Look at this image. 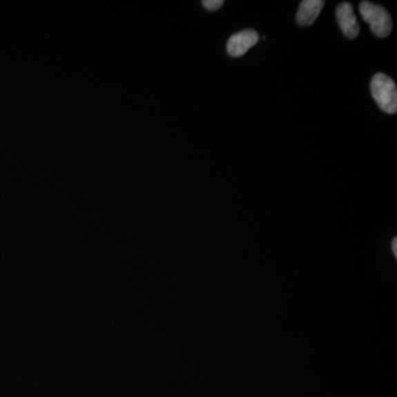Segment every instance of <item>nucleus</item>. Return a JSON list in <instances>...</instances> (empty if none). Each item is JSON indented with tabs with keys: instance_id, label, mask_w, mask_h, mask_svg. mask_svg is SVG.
Wrapping results in <instances>:
<instances>
[{
	"instance_id": "4",
	"label": "nucleus",
	"mask_w": 397,
	"mask_h": 397,
	"mask_svg": "<svg viewBox=\"0 0 397 397\" xmlns=\"http://www.w3.org/2000/svg\"><path fill=\"white\" fill-rule=\"evenodd\" d=\"M337 18L340 28L347 38L354 39L359 36L360 26L351 3H342L338 6Z\"/></svg>"
},
{
	"instance_id": "2",
	"label": "nucleus",
	"mask_w": 397,
	"mask_h": 397,
	"mask_svg": "<svg viewBox=\"0 0 397 397\" xmlns=\"http://www.w3.org/2000/svg\"><path fill=\"white\" fill-rule=\"evenodd\" d=\"M360 14L367 23L370 25L372 31L378 38H387L392 31V18L389 11L370 1H362L359 6Z\"/></svg>"
},
{
	"instance_id": "1",
	"label": "nucleus",
	"mask_w": 397,
	"mask_h": 397,
	"mask_svg": "<svg viewBox=\"0 0 397 397\" xmlns=\"http://www.w3.org/2000/svg\"><path fill=\"white\" fill-rule=\"evenodd\" d=\"M371 93L378 106L387 114L397 112L396 84L384 73H378L371 81Z\"/></svg>"
},
{
	"instance_id": "3",
	"label": "nucleus",
	"mask_w": 397,
	"mask_h": 397,
	"mask_svg": "<svg viewBox=\"0 0 397 397\" xmlns=\"http://www.w3.org/2000/svg\"><path fill=\"white\" fill-rule=\"evenodd\" d=\"M258 41H260V36L256 31L251 30V29L240 31L229 39L226 51L231 57L240 58L249 49H252Z\"/></svg>"
},
{
	"instance_id": "7",
	"label": "nucleus",
	"mask_w": 397,
	"mask_h": 397,
	"mask_svg": "<svg viewBox=\"0 0 397 397\" xmlns=\"http://www.w3.org/2000/svg\"><path fill=\"white\" fill-rule=\"evenodd\" d=\"M392 249L394 251V254L396 255V238H394V241L392 242Z\"/></svg>"
},
{
	"instance_id": "5",
	"label": "nucleus",
	"mask_w": 397,
	"mask_h": 397,
	"mask_svg": "<svg viewBox=\"0 0 397 397\" xmlns=\"http://www.w3.org/2000/svg\"><path fill=\"white\" fill-rule=\"evenodd\" d=\"M325 1L322 0H304L299 6L296 20L298 25L311 26L322 10Z\"/></svg>"
},
{
	"instance_id": "6",
	"label": "nucleus",
	"mask_w": 397,
	"mask_h": 397,
	"mask_svg": "<svg viewBox=\"0 0 397 397\" xmlns=\"http://www.w3.org/2000/svg\"><path fill=\"white\" fill-rule=\"evenodd\" d=\"M224 1L223 0H203L202 5L204 8L210 11H217L222 7Z\"/></svg>"
}]
</instances>
